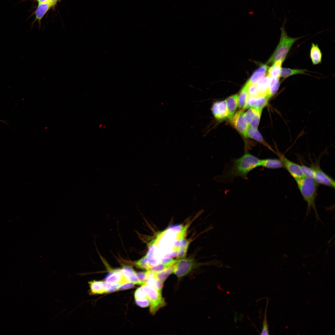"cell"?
<instances>
[{
  "instance_id": "obj_1",
  "label": "cell",
  "mask_w": 335,
  "mask_h": 335,
  "mask_svg": "<svg viewBox=\"0 0 335 335\" xmlns=\"http://www.w3.org/2000/svg\"><path fill=\"white\" fill-rule=\"evenodd\" d=\"M188 225L172 226L159 233L149 245L147 255L157 264H169L176 257Z\"/></svg>"
},
{
  "instance_id": "obj_2",
  "label": "cell",
  "mask_w": 335,
  "mask_h": 335,
  "mask_svg": "<svg viewBox=\"0 0 335 335\" xmlns=\"http://www.w3.org/2000/svg\"><path fill=\"white\" fill-rule=\"evenodd\" d=\"M261 160L256 156L246 153L239 158L232 159L230 164L225 166L221 174L216 176L215 179L225 183L231 182L239 176L247 179L251 171L261 166Z\"/></svg>"
},
{
  "instance_id": "obj_3",
  "label": "cell",
  "mask_w": 335,
  "mask_h": 335,
  "mask_svg": "<svg viewBox=\"0 0 335 335\" xmlns=\"http://www.w3.org/2000/svg\"><path fill=\"white\" fill-rule=\"evenodd\" d=\"M298 188L307 204V213L312 208L315 212L316 217L319 219L315 205L317 194L318 184L311 178L304 176L295 180Z\"/></svg>"
},
{
  "instance_id": "obj_4",
  "label": "cell",
  "mask_w": 335,
  "mask_h": 335,
  "mask_svg": "<svg viewBox=\"0 0 335 335\" xmlns=\"http://www.w3.org/2000/svg\"><path fill=\"white\" fill-rule=\"evenodd\" d=\"M287 21L286 16L284 23L281 27V36L279 44L274 53L267 62V64H273L275 62H283L294 43L301 37L292 38L287 34L285 29Z\"/></svg>"
},
{
  "instance_id": "obj_5",
  "label": "cell",
  "mask_w": 335,
  "mask_h": 335,
  "mask_svg": "<svg viewBox=\"0 0 335 335\" xmlns=\"http://www.w3.org/2000/svg\"><path fill=\"white\" fill-rule=\"evenodd\" d=\"M142 285L150 300V312L152 315H154L160 308L165 306V301L162 297V293L159 292L155 288L146 284Z\"/></svg>"
},
{
  "instance_id": "obj_6",
  "label": "cell",
  "mask_w": 335,
  "mask_h": 335,
  "mask_svg": "<svg viewBox=\"0 0 335 335\" xmlns=\"http://www.w3.org/2000/svg\"><path fill=\"white\" fill-rule=\"evenodd\" d=\"M196 266V263L191 258H185L177 260L174 264L173 273L180 278L188 274Z\"/></svg>"
},
{
  "instance_id": "obj_7",
  "label": "cell",
  "mask_w": 335,
  "mask_h": 335,
  "mask_svg": "<svg viewBox=\"0 0 335 335\" xmlns=\"http://www.w3.org/2000/svg\"><path fill=\"white\" fill-rule=\"evenodd\" d=\"M276 154L281 161L284 168L288 171L295 180L305 176L302 170L300 165L290 161L278 151L276 152Z\"/></svg>"
},
{
  "instance_id": "obj_8",
  "label": "cell",
  "mask_w": 335,
  "mask_h": 335,
  "mask_svg": "<svg viewBox=\"0 0 335 335\" xmlns=\"http://www.w3.org/2000/svg\"><path fill=\"white\" fill-rule=\"evenodd\" d=\"M230 121L235 128L244 137H247V132L249 126L243 110L236 112L233 116Z\"/></svg>"
},
{
  "instance_id": "obj_9",
  "label": "cell",
  "mask_w": 335,
  "mask_h": 335,
  "mask_svg": "<svg viewBox=\"0 0 335 335\" xmlns=\"http://www.w3.org/2000/svg\"><path fill=\"white\" fill-rule=\"evenodd\" d=\"M314 169L313 179L318 184L334 188L335 181L324 172L318 164L313 165Z\"/></svg>"
},
{
  "instance_id": "obj_10",
  "label": "cell",
  "mask_w": 335,
  "mask_h": 335,
  "mask_svg": "<svg viewBox=\"0 0 335 335\" xmlns=\"http://www.w3.org/2000/svg\"><path fill=\"white\" fill-rule=\"evenodd\" d=\"M211 110L213 116L217 120L228 118L229 113L226 100L213 103Z\"/></svg>"
},
{
  "instance_id": "obj_11",
  "label": "cell",
  "mask_w": 335,
  "mask_h": 335,
  "mask_svg": "<svg viewBox=\"0 0 335 335\" xmlns=\"http://www.w3.org/2000/svg\"><path fill=\"white\" fill-rule=\"evenodd\" d=\"M268 98L266 96L251 97L248 96L243 109L250 107L262 109L268 104Z\"/></svg>"
},
{
  "instance_id": "obj_12",
  "label": "cell",
  "mask_w": 335,
  "mask_h": 335,
  "mask_svg": "<svg viewBox=\"0 0 335 335\" xmlns=\"http://www.w3.org/2000/svg\"><path fill=\"white\" fill-rule=\"evenodd\" d=\"M105 282L111 284H120L122 285L129 282L124 275L122 270L117 269L110 273L105 279Z\"/></svg>"
},
{
  "instance_id": "obj_13",
  "label": "cell",
  "mask_w": 335,
  "mask_h": 335,
  "mask_svg": "<svg viewBox=\"0 0 335 335\" xmlns=\"http://www.w3.org/2000/svg\"><path fill=\"white\" fill-rule=\"evenodd\" d=\"M270 80V78L267 75L260 80L256 83L257 90L259 96H266L268 98L267 95L269 86Z\"/></svg>"
},
{
  "instance_id": "obj_14",
  "label": "cell",
  "mask_w": 335,
  "mask_h": 335,
  "mask_svg": "<svg viewBox=\"0 0 335 335\" xmlns=\"http://www.w3.org/2000/svg\"><path fill=\"white\" fill-rule=\"evenodd\" d=\"M268 69L266 65H261L253 73L251 77L246 83L248 85L255 84L265 76Z\"/></svg>"
},
{
  "instance_id": "obj_15",
  "label": "cell",
  "mask_w": 335,
  "mask_h": 335,
  "mask_svg": "<svg viewBox=\"0 0 335 335\" xmlns=\"http://www.w3.org/2000/svg\"><path fill=\"white\" fill-rule=\"evenodd\" d=\"M230 121L238 106L239 95L235 94L228 97L226 100Z\"/></svg>"
},
{
  "instance_id": "obj_16",
  "label": "cell",
  "mask_w": 335,
  "mask_h": 335,
  "mask_svg": "<svg viewBox=\"0 0 335 335\" xmlns=\"http://www.w3.org/2000/svg\"><path fill=\"white\" fill-rule=\"evenodd\" d=\"M122 270L124 275L129 282L132 283L134 284H144L139 279L136 273L132 267L125 266Z\"/></svg>"
},
{
  "instance_id": "obj_17",
  "label": "cell",
  "mask_w": 335,
  "mask_h": 335,
  "mask_svg": "<svg viewBox=\"0 0 335 335\" xmlns=\"http://www.w3.org/2000/svg\"><path fill=\"white\" fill-rule=\"evenodd\" d=\"M247 137L253 139L259 142L276 153V152L264 140L262 135L257 130L254 129L249 126L247 132Z\"/></svg>"
},
{
  "instance_id": "obj_18",
  "label": "cell",
  "mask_w": 335,
  "mask_h": 335,
  "mask_svg": "<svg viewBox=\"0 0 335 335\" xmlns=\"http://www.w3.org/2000/svg\"><path fill=\"white\" fill-rule=\"evenodd\" d=\"M261 166L271 169L284 168L281 160L276 159H261Z\"/></svg>"
},
{
  "instance_id": "obj_19",
  "label": "cell",
  "mask_w": 335,
  "mask_h": 335,
  "mask_svg": "<svg viewBox=\"0 0 335 335\" xmlns=\"http://www.w3.org/2000/svg\"><path fill=\"white\" fill-rule=\"evenodd\" d=\"M310 56L313 65H317L321 62L322 53L318 45L314 43L312 44Z\"/></svg>"
},
{
  "instance_id": "obj_20",
  "label": "cell",
  "mask_w": 335,
  "mask_h": 335,
  "mask_svg": "<svg viewBox=\"0 0 335 335\" xmlns=\"http://www.w3.org/2000/svg\"><path fill=\"white\" fill-rule=\"evenodd\" d=\"M56 3V2L51 1L39 3L38 6L35 11L36 19L40 21L48 9Z\"/></svg>"
},
{
  "instance_id": "obj_21",
  "label": "cell",
  "mask_w": 335,
  "mask_h": 335,
  "mask_svg": "<svg viewBox=\"0 0 335 335\" xmlns=\"http://www.w3.org/2000/svg\"><path fill=\"white\" fill-rule=\"evenodd\" d=\"M282 63L281 61L275 62L268 69L267 75L270 78H280Z\"/></svg>"
},
{
  "instance_id": "obj_22",
  "label": "cell",
  "mask_w": 335,
  "mask_h": 335,
  "mask_svg": "<svg viewBox=\"0 0 335 335\" xmlns=\"http://www.w3.org/2000/svg\"><path fill=\"white\" fill-rule=\"evenodd\" d=\"M88 284L90 288L89 293L90 295L106 293V291L97 281H90L88 282Z\"/></svg>"
},
{
  "instance_id": "obj_23",
  "label": "cell",
  "mask_w": 335,
  "mask_h": 335,
  "mask_svg": "<svg viewBox=\"0 0 335 335\" xmlns=\"http://www.w3.org/2000/svg\"><path fill=\"white\" fill-rule=\"evenodd\" d=\"M248 85L246 83L239 95L238 107L240 109H243L247 102L248 97Z\"/></svg>"
},
{
  "instance_id": "obj_24",
  "label": "cell",
  "mask_w": 335,
  "mask_h": 335,
  "mask_svg": "<svg viewBox=\"0 0 335 335\" xmlns=\"http://www.w3.org/2000/svg\"><path fill=\"white\" fill-rule=\"evenodd\" d=\"M279 78H270L267 97L269 99L277 92L279 87L280 82Z\"/></svg>"
},
{
  "instance_id": "obj_25",
  "label": "cell",
  "mask_w": 335,
  "mask_h": 335,
  "mask_svg": "<svg viewBox=\"0 0 335 335\" xmlns=\"http://www.w3.org/2000/svg\"><path fill=\"white\" fill-rule=\"evenodd\" d=\"M307 70L305 69H291L288 68H282L280 77L284 79L294 75L305 74Z\"/></svg>"
},
{
  "instance_id": "obj_26",
  "label": "cell",
  "mask_w": 335,
  "mask_h": 335,
  "mask_svg": "<svg viewBox=\"0 0 335 335\" xmlns=\"http://www.w3.org/2000/svg\"><path fill=\"white\" fill-rule=\"evenodd\" d=\"M174 267L173 265L161 271L154 272L156 278L163 283L169 276L173 273Z\"/></svg>"
},
{
  "instance_id": "obj_27",
  "label": "cell",
  "mask_w": 335,
  "mask_h": 335,
  "mask_svg": "<svg viewBox=\"0 0 335 335\" xmlns=\"http://www.w3.org/2000/svg\"><path fill=\"white\" fill-rule=\"evenodd\" d=\"M269 300L266 301V308L264 312V317L263 319L262 327L261 329V335H269V331L268 323L267 320V311L268 306Z\"/></svg>"
},
{
  "instance_id": "obj_28",
  "label": "cell",
  "mask_w": 335,
  "mask_h": 335,
  "mask_svg": "<svg viewBox=\"0 0 335 335\" xmlns=\"http://www.w3.org/2000/svg\"><path fill=\"white\" fill-rule=\"evenodd\" d=\"M300 167L304 176L313 179L314 175V169L313 166L308 167L302 164Z\"/></svg>"
},
{
  "instance_id": "obj_29",
  "label": "cell",
  "mask_w": 335,
  "mask_h": 335,
  "mask_svg": "<svg viewBox=\"0 0 335 335\" xmlns=\"http://www.w3.org/2000/svg\"><path fill=\"white\" fill-rule=\"evenodd\" d=\"M262 110V109H259L258 110L252 120L249 124V126L254 129L257 130Z\"/></svg>"
},
{
  "instance_id": "obj_30",
  "label": "cell",
  "mask_w": 335,
  "mask_h": 335,
  "mask_svg": "<svg viewBox=\"0 0 335 335\" xmlns=\"http://www.w3.org/2000/svg\"><path fill=\"white\" fill-rule=\"evenodd\" d=\"M259 109L250 107L246 112L244 113L246 119L249 126V124Z\"/></svg>"
},
{
  "instance_id": "obj_31",
  "label": "cell",
  "mask_w": 335,
  "mask_h": 335,
  "mask_svg": "<svg viewBox=\"0 0 335 335\" xmlns=\"http://www.w3.org/2000/svg\"><path fill=\"white\" fill-rule=\"evenodd\" d=\"M135 264L138 267L143 270H147L150 268L145 256L136 261Z\"/></svg>"
},
{
  "instance_id": "obj_32",
  "label": "cell",
  "mask_w": 335,
  "mask_h": 335,
  "mask_svg": "<svg viewBox=\"0 0 335 335\" xmlns=\"http://www.w3.org/2000/svg\"><path fill=\"white\" fill-rule=\"evenodd\" d=\"M134 297L135 300L148 298L147 294L142 285L135 291Z\"/></svg>"
},
{
  "instance_id": "obj_33",
  "label": "cell",
  "mask_w": 335,
  "mask_h": 335,
  "mask_svg": "<svg viewBox=\"0 0 335 335\" xmlns=\"http://www.w3.org/2000/svg\"><path fill=\"white\" fill-rule=\"evenodd\" d=\"M248 96L251 97L260 96L258 95L256 84L248 85Z\"/></svg>"
},
{
  "instance_id": "obj_34",
  "label": "cell",
  "mask_w": 335,
  "mask_h": 335,
  "mask_svg": "<svg viewBox=\"0 0 335 335\" xmlns=\"http://www.w3.org/2000/svg\"><path fill=\"white\" fill-rule=\"evenodd\" d=\"M170 266H170L167 264L163 263H159L152 267L149 270L154 272H157L161 271Z\"/></svg>"
},
{
  "instance_id": "obj_35",
  "label": "cell",
  "mask_w": 335,
  "mask_h": 335,
  "mask_svg": "<svg viewBox=\"0 0 335 335\" xmlns=\"http://www.w3.org/2000/svg\"><path fill=\"white\" fill-rule=\"evenodd\" d=\"M135 300L137 305L142 307H148L150 304V300L148 298Z\"/></svg>"
},
{
  "instance_id": "obj_36",
  "label": "cell",
  "mask_w": 335,
  "mask_h": 335,
  "mask_svg": "<svg viewBox=\"0 0 335 335\" xmlns=\"http://www.w3.org/2000/svg\"><path fill=\"white\" fill-rule=\"evenodd\" d=\"M136 275L139 279L144 284H146L145 281L146 278V272H140L136 273Z\"/></svg>"
},
{
  "instance_id": "obj_37",
  "label": "cell",
  "mask_w": 335,
  "mask_h": 335,
  "mask_svg": "<svg viewBox=\"0 0 335 335\" xmlns=\"http://www.w3.org/2000/svg\"><path fill=\"white\" fill-rule=\"evenodd\" d=\"M134 284L131 282H128L121 285L118 290H123L133 288Z\"/></svg>"
},
{
  "instance_id": "obj_38",
  "label": "cell",
  "mask_w": 335,
  "mask_h": 335,
  "mask_svg": "<svg viewBox=\"0 0 335 335\" xmlns=\"http://www.w3.org/2000/svg\"><path fill=\"white\" fill-rule=\"evenodd\" d=\"M103 288L106 291V293H108V290L110 289L112 284L107 283L106 282L103 281H97Z\"/></svg>"
},
{
  "instance_id": "obj_39",
  "label": "cell",
  "mask_w": 335,
  "mask_h": 335,
  "mask_svg": "<svg viewBox=\"0 0 335 335\" xmlns=\"http://www.w3.org/2000/svg\"><path fill=\"white\" fill-rule=\"evenodd\" d=\"M163 284V282L157 279L155 283L154 287L159 292L162 293Z\"/></svg>"
},
{
  "instance_id": "obj_40",
  "label": "cell",
  "mask_w": 335,
  "mask_h": 335,
  "mask_svg": "<svg viewBox=\"0 0 335 335\" xmlns=\"http://www.w3.org/2000/svg\"><path fill=\"white\" fill-rule=\"evenodd\" d=\"M39 3H43L51 1L50 0H37Z\"/></svg>"
},
{
  "instance_id": "obj_41",
  "label": "cell",
  "mask_w": 335,
  "mask_h": 335,
  "mask_svg": "<svg viewBox=\"0 0 335 335\" xmlns=\"http://www.w3.org/2000/svg\"><path fill=\"white\" fill-rule=\"evenodd\" d=\"M51 0V1H54V2H56V1H56V0Z\"/></svg>"
},
{
  "instance_id": "obj_42",
  "label": "cell",
  "mask_w": 335,
  "mask_h": 335,
  "mask_svg": "<svg viewBox=\"0 0 335 335\" xmlns=\"http://www.w3.org/2000/svg\"><path fill=\"white\" fill-rule=\"evenodd\" d=\"M56 0V1H57V0Z\"/></svg>"
}]
</instances>
